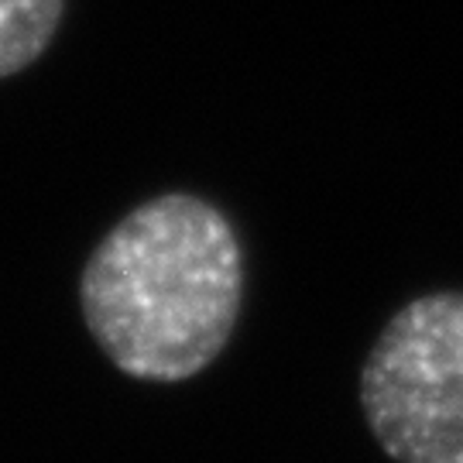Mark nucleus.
Listing matches in <instances>:
<instances>
[{
  "instance_id": "1",
  "label": "nucleus",
  "mask_w": 463,
  "mask_h": 463,
  "mask_svg": "<svg viewBox=\"0 0 463 463\" xmlns=\"http://www.w3.org/2000/svg\"><path fill=\"white\" fill-rule=\"evenodd\" d=\"M244 306V250L227 213L162 193L103 233L80 275V313L134 381L196 378L227 350Z\"/></svg>"
},
{
  "instance_id": "2",
  "label": "nucleus",
  "mask_w": 463,
  "mask_h": 463,
  "mask_svg": "<svg viewBox=\"0 0 463 463\" xmlns=\"http://www.w3.org/2000/svg\"><path fill=\"white\" fill-rule=\"evenodd\" d=\"M361 412L395 463H463V292L405 302L361 367Z\"/></svg>"
},
{
  "instance_id": "3",
  "label": "nucleus",
  "mask_w": 463,
  "mask_h": 463,
  "mask_svg": "<svg viewBox=\"0 0 463 463\" xmlns=\"http://www.w3.org/2000/svg\"><path fill=\"white\" fill-rule=\"evenodd\" d=\"M69 0H0V80L32 69L52 49Z\"/></svg>"
}]
</instances>
